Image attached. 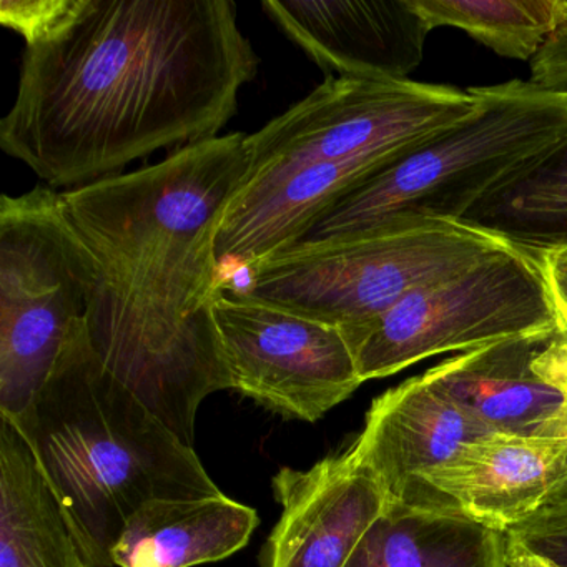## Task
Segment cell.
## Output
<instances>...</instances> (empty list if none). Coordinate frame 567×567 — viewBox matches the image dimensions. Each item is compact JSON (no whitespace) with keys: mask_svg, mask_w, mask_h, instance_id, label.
Instances as JSON below:
<instances>
[{"mask_svg":"<svg viewBox=\"0 0 567 567\" xmlns=\"http://www.w3.org/2000/svg\"><path fill=\"white\" fill-rule=\"evenodd\" d=\"M463 221L533 254L567 247V135Z\"/></svg>","mask_w":567,"mask_h":567,"instance_id":"obj_18","label":"cell"},{"mask_svg":"<svg viewBox=\"0 0 567 567\" xmlns=\"http://www.w3.org/2000/svg\"><path fill=\"white\" fill-rule=\"evenodd\" d=\"M503 536L507 567H567V506L540 507Z\"/></svg>","mask_w":567,"mask_h":567,"instance_id":"obj_20","label":"cell"},{"mask_svg":"<svg viewBox=\"0 0 567 567\" xmlns=\"http://www.w3.org/2000/svg\"><path fill=\"white\" fill-rule=\"evenodd\" d=\"M567 506V443L564 450L563 460H560L559 474H557L556 483L547 496L544 507Z\"/></svg>","mask_w":567,"mask_h":567,"instance_id":"obj_23","label":"cell"},{"mask_svg":"<svg viewBox=\"0 0 567 567\" xmlns=\"http://www.w3.org/2000/svg\"><path fill=\"white\" fill-rule=\"evenodd\" d=\"M261 8L331 78L408 81L431 32L410 0H267Z\"/></svg>","mask_w":567,"mask_h":567,"instance_id":"obj_12","label":"cell"},{"mask_svg":"<svg viewBox=\"0 0 567 567\" xmlns=\"http://www.w3.org/2000/svg\"><path fill=\"white\" fill-rule=\"evenodd\" d=\"M480 105L334 202L295 245L424 220L463 221L567 135V94L529 81L476 87ZM293 245V247H295Z\"/></svg>","mask_w":567,"mask_h":567,"instance_id":"obj_4","label":"cell"},{"mask_svg":"<svg viewBox=\"0 0 567 567\" xmlns=\"http://www.w3.org/2000/svg\"><path fill=\"white\" fill-rule=\"evenodd\" d=\"M0 567H91L19 427L0 416Z\"/></svg>","mask_w":567,"mask_h":567,"instance_id":"obj_16","label":"cell"},{"mask_svg":"<svg viewBox=\"0 0 567 567\" xmlns=\"http://www.w3.org/2000/svg\"><path fill=\"white\" fill-rule=\"evenodd\" d=\"M231 390L297 420H321L363 384L343 330L235 291L212 307Z\"/></svg>","mask_w":567,"mask_h":567,"instance_id":"obj_9","label":"cell"},{"mask_svg":"<svg viewBox=\"0 0 567 567\" xmlns=\"http://www.w3.org/2000/svg\"><path fill=\"white\" fill-rule=\"evenodd\" d=\"M567 441L489 434L427 473L406 504L453 511L497 533L544 507Z\"/></svg>","mask_w":567,"mask_h":567,"instance_id":"obj_13","label":"cell"},{"mask_svg":"<svg viewBox=\"0 0 567 567\" xmlns=\"http://www.w3.org/2000/svg\"><path fill=\"white\" fill-rule=\"evenodd\" d=\"M509 245L464 221L393 225L271 255L250 268L241 295L350 330Z\"/></svg>","mask_w":567,"mask_h":567,"instance_id":"obj_5","label":"cell"},{"mask_svg":"<svg viewBox=\"0 0 567 567\" xmlns=\"http://www.w3.org/2000/svg\"><path fill=\"white\" fill-rule=\"evenodd\" d=\"M248 135H218L165 161L62 192L97 265L85 317L102 367L194 447L205 398L231 390L215 327L221 218L250 174Z\"/></svg>","mask_w":567,"mask_h":567,"instance_id":"obj_2","label":"cell"},{"mask_svg":"<svg viewBox=\"0 0 567 567\" xmlns=\"http://www.w3.org/2000/svg\"><path fill=\"white\" fill-rule=\"evenodd\" d=\"M433 31L466 32L501 58L533 61L559 28L567 0H410Z\"/></svg>","mask_w":567,"mask_h":567,"instance_id":"obj_19","label":"cell"},{"mask_svg":"<svg viewBox=\"0 0 567 567\" xmlns=\"http://www.w3.org/2000/svg\"><path fill=\"white\" fill-rule=\"evenodd\" d=\"M476 87L388 79L328 78L248 135L251 167L241 190L308 165L373 157L417 144L473 114Z\"/></svg>","mask_w":567,"mask_h":567,"instance_id":"obj_8","label":"cell"},{"mask_svg":"<svg viewBox=\"0 0 567 567\" xmlns=\"http://www.w3.org/2000/svg\"><path fill=\"white\" fill-rule=\"evenodd\" d=\"M557 327L539 258L509 245L416 288L377 320L343 333L364 383L437 354L466 353Z\"/></svg>","mask_w":567,"mask_h":567,"instance_id":"obj_7","label":"cell"},{"mask_svg":"<svg viewBox=\"0 0 567 567\" xmlns=\"http://www.w3.org/2000/svg\"><path fill=\"white\" fill-rule=\"evenodd\" d=\"M344 567H507L503 533L461 514L390 501Z\"/></svg>","mask_w":567,"mask_h":567,"instance_id":"obj_17","label":"cell"},{"mask_svg":"<svg viewBox=\"0 0 567 567\" xmlns=\"http://www.w3.org/2000/svg\"><path fill=\"white\" fill-rule=\"evenodd\" d=\"M97 265L69 220L62 192L0 200V416L28 413L72 328L87 317Z\"/></svg>","mask_w":567,"mask_h":567,"instance_id":"obj_6","label":"cell"},{"mask_svg":"<svg viewBox=\"0 0 567 567\" xmlns=\"http://www.w3.org/2000/svg\"><path fill=\"white\" fill-rule=\"evenodd\" d=\"M426 374L491 433L567 441V337L560 327L456 354Z\"/></svg>","mask_w":567,"mask_h":567,"instance_id":"obj_10","label":"cell"},{"mask_svg":"<svg viewBox=\"0 0 567 567\" xmlns=\"http://www.w3.org/2000/svg\"><path fill=\"white\" fill-rule=\"evenodd\" d=\"M489 434L424 373L371 403L350 451L390 501L408 503L427 473Z\"/></svg>","mask_w":567,"mask_h":567,"instance_id":"obj_14","label":"cell"},{"mask_svg":"<svg viewBox=\"0 0 567 567\" xmlns=\"http://www.w3.org/2000/svg\"><path fill=\"white\" fill-rule=\"evenodd\" d=\"M536 255L549 287L560 330L567 337V247L554 248Z\"/></svg>","mask_w":567,"mask_h":567,"instance_id":"obj_22","label":"cell"},{"mask_svg":"<svg viewBox=\"0 0 567 567\" xmlns=\"http://www.w3.org/2000/svg\"><path fill=\"white\" fill-rule=\"evenodd\" d=\"M271 487L281 516L261 549V567H344L390 504L350 450L310 470L281 467Z\"/></svg>","mask_w":567,"mask_h":567,"instance_id":"obj_11","label":"cell"},{"mask_svg":"<svg viewBox=\"0 0 567 567\" xmlns=\"http://www.w3.org/2000/svg\"><path fill=\"white\" fill-rule=\"evenodd\" d=\"M258 65L231 0H82L25 45L0 148L54 190L85 187L218 137Z\"/></svg>","mask_w":567,"mask_h":567,"instance_id":"obj_1","label":"cell"},{"mask_svg":"<svg viewBox=\"0 0 567 567\" xmlns=\"http://www.w3.org/2000/svg\"><path fill=\"white\" fill-rule=\"evenodd\" d=\"M91 567H114L127 520L157 499L221 494L182 443L99 361L85 320L28 413L12 421Z\"/></svg>","mask_w":567,"mask_h":567,"instance_id":"obj_3","label":"cell"},{"mask_svg":"<svg viewBox=\"0 0 567 567\" xmlns=\"http://www.w3.org/2000/svg\"><path fill=\"white\" fill-rule=\"evenodd\" d=\"M82 0H2L0 22L19 32L25 45L38 44L61 29L81 8Z\"/></svg>","mask_w":567,"mask_h":567,"instance_id":"obj_21","label":"cell"},{"mask_svg":"<svg viewBox=\"0 0 567 567\" xmlns=\"http://www.w3.org/2000/svg\"><path fill=\"white\" fill-rule=\"evenodd\" d=\"M257 511L227 494L144 504L112 550L118 567H194L244 549L257 529Z\"/></svg>","mask_w":567,"mask_h":567,"instance_id":"obj_15","label":"cell"}]
</instances>
